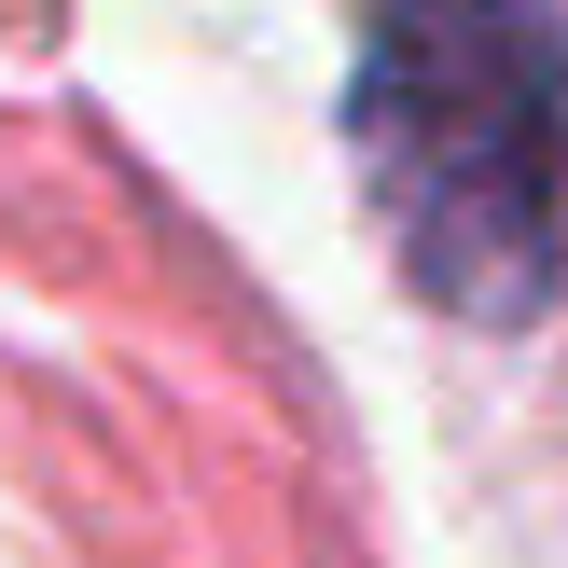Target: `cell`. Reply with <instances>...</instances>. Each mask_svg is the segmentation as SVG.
I'll use <instances>...</instances> for the list:
<instances>
[{"mask_svg": "<svg viewBox=\"0 0 568 568\" xmlns=\"http://www.w3.org/2000/svg\"><path fill=\"white\" fill-rule=\"evenodd\" d=\"M347 153L430 305L541 320L568 264V0H375Z\"/></svg>", "mask_w": 568, "mask_h": 568, "instance_id": "1", "label": "cell"}]
</instances>
